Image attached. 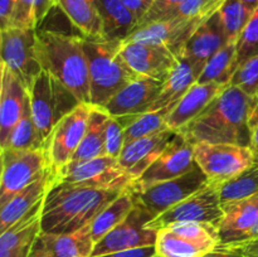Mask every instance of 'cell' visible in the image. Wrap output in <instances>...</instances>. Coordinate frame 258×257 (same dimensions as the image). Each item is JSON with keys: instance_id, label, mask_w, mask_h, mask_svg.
I'll return each mask as SVG.
<instances>
[{"instance_id": "6da1fadb", "label": "cell", "mask_w": 258, "mask_h": 257, "mask_svg": "<svg viewBox=\"0 0 258 257\" xmlns=\"http://www.w3.org/2000/svg\"><path fill=\"white\" fill-rule=\"evenodd\" d=\"M257 98L228 85L197 117L176 133L191 144H236L249 148V120Z\"/></svg>"}, {"instance_id": "7a4b0ae2", "label": "cell", "mask_w": 258, "mask_h": 257, "mask_svg": "<svg viewBox=\"0 0 258 257\" xmlns=\"http://www.w3.org/2000/svg\"><path fill=\"white\" fill-rule=\"evenodd\" d=\"M122 193L55 181L43 201L42 233L66 234L78 231L92 223Z\"/></svg>"}, {"instance_id": "3957f363", "label": "cell", "mask_w": 258, "mask_h": 257, "mask_svg": "<svg viewBox=\"0 0 258 257\" xmlns=\"http://www.w3.org/2000/svg\"><path fill=\"white\" fill-rule=\"evenodd\" d=\"M37 49L43 71L59 81L82 103H91L90 72L82 35L37 29Z\"/></svg>"}, {"instance_id": "277c9868", "label": "cell", "mask_w": 258, "mask_h": 257, "mask_svg": "<svg viewBox=\"0 0 258 257\" xmlns=\"http://www.w3.org/2000/svg\"><path fill=\"white\" fill-rule=\"evenodd\" d=\"M122 40L82 37L90 72L91 105L103 107L125 86L139 78L120 54Z\"/></svg>"}, {"instance_id": "5b68a950", "label": "cell", "mask_w": 258, "mask_h": 257, "mask_svg": "<svg viewBox=\"0 0 258 257\" xmlns=\"http://www.w3.org/2000/svg\"><path fill=\"white\" fill-rule=\"evenodd\" d=\"M33 120L44 143L66 115L80 103L78 98L49 73L42 71L29 91Z\"/></svg>"}, {"instance_id": "8992f818", "label": "cell", "mask_w": 258, "mask_h": 257, "mask_svg": "<svg viewBox=\"0 0 258 257\" xmlns=\"http://www.w3.org/2000/svg\"><path fill=\"white\" fill-rule=\"evenodd\" d=\"M50 166L47 149L2 148L0 206L37 180Z\"/></svg>"}, {"instance_id": "52a82bcc", "label": "cell", "mask_w": 258, "mask_h": 257, "mask_svg": "<svg viewBox=\"0 0 258 257\" xmlns=\"http://www.w3.org/2000/svg\"><path fill=\"white\" fill-rule=\"evenodd\" d=\"M57 181L121 191L128 190L134 183L133 178L120 165L117 158L107 155L67 164L57 171Z\"/></svg>"}, {"instance_id": "ba28073f", "label": "cell", "mask_w": 258, "mask_h": 257, "mask_svg": "<svg viewBox=\"0 0 258 257\" xmlns=\"http://www.w3.org/2000/svg\"><path fill=\"white\" fill-rule=\"evenodd\" d=\"M194 158L213 184L229 180L254 165L251 149L236 144L196 143Z\"/></svg>"}, {"instance_id": "9c48e42d", "label": "cell", "mask_w": 258, "mask_h": 257, "mask_svg": "<svg viewBox=\"0 0 258 257\" xmlns=\"http://www.w3.org/2000/svg\"><path fill=\"white\" fill-rule=\"evenodd\" d=\"M0 39L2 65L7 66L30 91L43 71L38 57L37 29L4 28L0 33Z\"/></svg>"}, {"instance_id": "30bf717a", "label": "cell", "mask_w": 258, "mask_h": 257, "mask_svg": "<svg viewBox=\"0 0 258 257\" xmlns=\"http://www.w3.org/2000/svg\"><path fill=\"white\" fill-rule=\"evenodd\" d=\"M154 218L150 212L135 203L128 216L95 244L92 257L155 246L159 231L148 227Z\"/></svg>"}, {"instance_id": "8fae6325", "label": "cell", "mask_w": 258, "mask_h": 257, "mask_svg": "<svg viewBox=\"0 0 258 257\" xmlns=\"http://www.w3.org/2000/svg\"><path fill=\"white\" fill-rule=\"evenodd\" d=\"M208 183L209 180L207 175L197 165L193 170L184 175L161 181L141 191H130V193L133 194L135 203L144 207L156 218Z\"/></svg>"}, {"instance_id": "7c38bea8", "label": "cell", "mask_w": 258, "mask_h": 257, "mask_svg": "<svg viewBox=\"0 0 258 257\" xmlns=\"http://www.w3.org/2000/svg\"><path fill=\"white\" fill-rule=\"evenodd\" d=\"M198 165L194 158V144L176 133L159 158L130 186L128 191H141L161 181L175 179Z\"/></svg>"}, {"instance_id": "4fadbf2b", "label": "cell", "mask_w": 258, "mask_h": 257, "mask_svg": "<svg viewBox=\"0 0 258 257\" xmlns=\"http://www.w3.org/2000/svg\"><path fill=\"white\" fill-rule=\"evenodd\" d=\"M223 217V207L218 190L213 183H208L190 197L181 201L148 223L149 228L159 231L176 222H203L218 227Z\"/></svg>"}, {"instance_id": "5bb4252c", "label": "cell", "mask_w": 258, "mask_h": 257, "mask_svg": "<svg viewBox=\"0 0 258 257\" xmlns=\"http://www.w3.org/2000/svg\"><path fill=\"white\" fill-rule=\"evenodd\" d=\"M91 111V103H80L55 125L47 139L45 149L55 171H59L72 160L87 130Z\"/></svg>"}, {"instance_id": "9a60e30c", "label": "cell", "mask_w": 258, "mask_h": 257, "mask_svg": "<svg viewBox=\"0 0 258 257\" xmlns=\"http://www.w3.org/2000/svg\"><path fill=\"white\" fill-rule=\"evenodd\" d=\"M218 9L206 10L193 18L171 17L170 19L150 23L144 27L136 28L130 37L123 42H140L161 44L168 47L176 55L181 52L189 38L197 29Z\"/></svg>"}, {"instance_id": "2e32d148", "label": "cell", "mask_w": 258, "mask_h": 257, "mask_svg": "<svg viewBox=\"0 0 258 257\" xmlns=\"http://www.w3.org/2000/svg\"><path fill=\"white\" fill-rule=\"evenodd\" d=\"M120 54L139 77L166 81L178 63V55L161 44L122 42Z\"/></svg>"}, {"instance_id": "e0dca14e", "label": "cell", "mask_w": 258, "mask_h": 257, "mask_svg": "<svg viewBox=\"0 0 258 257\" xmlns=\"http://www.w3.org/2000/svg\"><path fill=\"white\" fill-rule=\"evenodd\" d=\"M165 81L139 77L116 93L105 106L112 117L148 112L158 100Z\"/></svg>"}, {"instance_id": "ac0fdd59", "label": "cell", "mask_w": 258, "mask_h": 257, "mask_svg": "<svg viewBox=\"0 0 258 257\" xmlns=\"http://www.w3.org/2000/svg\"><path fill=\"white\" fill-rule=\"evenodd\" d=\"M258 216V194L223 207L218 223L219 246H232L252 239Z\"/></svg>"}, {"instance_id": "d6986e66", "label": "cell", "mask_w": 258, "mask_h": 257, "mask_svg": "<svg viewBox=\"0 0 258 257\" xmlns=\"http://www.w3.org/2000/svg\"><path fill=\"white\" fill-rule=\"evenodd\" d=\"M175 134L176 131L166 128L154 135L125 144L117 158L118 163L135 181L159 158Z\"/></svg>"}, {"instance_id": "ffe728a7", "label": "cell", "mask_w": 258, "mask_h": 257, "mask_svg": "<svg viewBox=\"0 0 258 257\" xmlns=\"http://www.w3.org/2000/svg\"><path fill=\"white\" fill-rule=\"evenodd\" d=\"M57 181V171L50 166L37 180L15 193L5 204L0 206V232L19 221L25 213L44 201L48 190Z\"/></svg>"}, {"instance_id": "44dd1931", "label": "cell", "mask_w": 258, "mask_h": 257, "mask_svg": "<svg viewBox=\"0 0 258 257\" xmlns=\"http://www.w3.org/2000/svg\"><path fill=\"white\" fill-rule=\"evenodd\" d=\"M43 202L0 234V257H28L42 233Z\"/></svg>"}, {"instance_id": "7402d4cb", "label": "cell", "mask_w": 258, "mask_h": 257, "mask_svg": "<svg viewBox=\"0 0 258 257\" xmlns=\"http://www.w3.org/2000/svg\"><path fill=\"white\" fill-rule=\"evenodd\" d=\"M29 91L19 78L2 65V88H0V144L4 145L10 133L22 118Z\"/></svg>"}, {"instance_id": "603a6c76", "label": "cell", "mask_w": 258, "mask_h": 257, "mask_svg": "<svg viewBox=\"0 0 258 257\" xmlns=\"http://www.w3.org/2000/svg\"><path fill=\"white\" fill-rule=\"evenodd\" d=\"M206 65L207 63L190 59L185 55H178V63L175 68L170 73L168 80L164 82L160 96L149 111L166 110L170 112L174 106L188 92L189 88L198 82Z\"/></svg>"}, {"instance_id": "cb8c5ba5", "label": "cell", "mask_w": 258, "mask_h": 257, "mask_svg": "<svg viewBox=\"0 0 258 257\" xmlns=\"http://www.w3.org/2000/svg\"><path fill=\"white\" fill-rule=\"evenodd\" d=\"M228 43L219 9L212 14L194 34L189 38L179 55H185L190 59L207 63Z\"/></svg>"}, {"instance_id": "d4e9b609", "label": "cell", "mask_w": 258, "mask_h": 257, "mask_svg": "<svg viewBox=\"0 0 258 257\" xmlns=\"http://www.w3.org/2000/svg\"><path fill=\"white\" fill-rule=\"evenodd\" d=\"M227 86L218 83H199L191 86L188 92L173 107L166 116V125L174 131H179L199 115Z\"/></svg>"}, {"instance_id": "484cf974", "label": "cell", "mask_w": 258, "mask_h": 257, "mask_svg": "<svg viewBox=\"0 0 258 257\" xmlns=\"http://www.w3.org/2000/svg\"><path fill=\"white\" fill-rule=\"evenodd\" d=\"M95 5L102 20L106 39L123 42L138 27V19L121 0H96Z\"/></svg>"}, {"instance_id": "4316f807", "label": "cell", "mask_w": 258, "mask_h": 257, "mask_svg": "<svg viewBox=\"0 0 258 257\" xmlns=\"http://www.w3.org/2000/svg\"><path fill=\"white\" fill-rule=\"evenodd\" d=\"M110 118L111 115L105 108L92 105L87 130L71 163H80L106 155V127Z\"/></svg>"}, {"instance_id": "83f0119b", "label": "cell", "mask_w": 258, "mask_h": 257, "mask_svg": "<svg viewBox=\"0 0 258 257\" xmlns=\"http://www.w3.org/2000/svg\"><path fill=\"white\" fill-rule=\"evenodd\" d=\"M40 236L53 257H92L95 249L91 224L72 233H40Z\"/></svg>"}, {"instance_id": "f1b7e54d", "label": "cell", "mask_w": 258, "mask_h": 257, "mask_svg": "<svg viewBox=\"0 0 258 257\" xmlns=\"http://www.w3.org/2000/svg\"><path fill=\"white\" fill-rule=\"evenodd\" d=\"M78 32L86 38H103L102 20L96 5L90 0H55Z\"/></svg>"}, {"instance_id": "f546056e", "label": "cell", "mask_w": 258, "mask_h": 257, "mask_svg": "<svg viewBox=\"0 0 258 257\" xmlns=\"http://www.w3.org/2000/svg\"><path fill=\"white\" fill-rule=\"evenodd\" d=\"M237 48H238V42L227 43L213 57L209 58L198 82L228 86L234 72L238 68Z\"/></svg>"}, {"instance_id": "4dcf8cb0", "label": "cell", "mask_w": 258, "mask_h": 257, "mask_svg": "<svg viewBox=\"0 0 258 257\" xmlns=\"http://www.w3.org/2000/svg\"><path fill=\"white\" fill-rule=\"evenodd\" d=\"M155 249L156 254L161 257H204L213 251L209 247L175 233L168 227L159 229Z\"/></svg>"}, {"instance_id": "1f68e13d", "label": "cell", "mask_w": 258, "mask_h": 257, "mask_svg": "<svg viewBox=\"0 0 258 257\" xmlns=\"http://www.w3.org/2000/svg\"><path fill=\"white\" fill-rule=\"evenodd\" d=\"M134 206L135 199L128 190L123 191L118 198L108 204L91 223V234L95 243H97L111 229L120 224L133 211Z\"/></svg>"}, {"instance_id": "d6a6232c", "label": "cell", "mask_w": 258, "mask_h": 257, "mask_svg": "<svg viewBox=\"0 0 258 257\" xmlns=\"http://www.w3.org/2000/svg\"><path fill=\"white\" fill-rule=\"evenodd\" d=\"M168 113L169 111L166 110H159L115 118H117L118 122L125 128V144H127L169 128L166 125Z\"/></svg>"}, {"instance_id": "836d02e7", "label": "cell", "mask_w": 258, "mask_h": 257, "mask_svg": "<svg viewBox=\"0 0 258 257\" xmlns=\"http://www.w3.org/2000/svg\"><path fill=\"white\" fill-rule=\"evenodd\" d=\"M214 185L218 190L222 207L252 198L258 194V165L254 164L234 178Z\"/></svg>"}, {"instance_id": "e575fe53", "label": "cell", "mask_w": 258, "mask_h": 257, "mask_svg": "<svg viewBox=\"0 0 258 257\" xmlns=\"http://www.w3.org/2000/svg\"><path fill=\"white\" fill-rule=\"evenodd\" d=\"M2 148L12 149H45V143L40 138L38 128L33 120L30 108V95L25 102L24 112L19 122L15 125L9 138L7 139Z\"/></svg>"}, {"instance_id": "d590c367", "label": "cell", "mask_w": 258, "mask_h": 257, "mask_svg": "<svg viewBox=\"0 0 258 257\" xmlns=\"http://www.w3.org/2000/svg\"><path fill=\"white\" fill-rule=\"evenodd\" d=\"M219 14L228 43H232L238 42L253 13L247 9L243 0H224Z\"/></svg>"}, {"instance_id": "8d00e7d4", "label": "cell", "mask_w": 258, "mask_h": 257, "mask_svg": "<svg viewBox=\"0 0 258 257\" xmlns=\"http://www.w3.org/2000/svg\"><path fill=\"white\" fill-rule=\"evenodd\" d=\"M229 85L242 90L249 97H258V54L239 63Z\"/></svg>"}, {"instance_id": "74e56055", "label": "cell", "mask_w": 258, "mask_h": 257, "mask_svg": "<svg viewBox=\"0 0 258 257\" xmlns=\"http://www.w3.org/2000/svg\"><path fill=\"white\" fill-rule=\"evenodd\" d=\"M256 54H258V7L238 40V48H237L238 66L239 63Z\"/></svg>"}, {"instance_id": "f35d334b", "label": "cell", "mask_w": 258, "mask_h": 257, "mask_svg": "<svg viewBox=\"0 0 258 257\" xmlns=\"http://www.w3.org/2000/svg\"><path fill=\"white\" fill-rule=\"evenodd\" d=\"M185 0H154L150 9L148 10L145 17L139 22L136 28L144 27V25H148L150 23L169 19L171 14L176 10V8L180 4H183Z\"/></svg>"}, {"instance_id": "ab89813d", "label": "cell", "mask_w": 258, "mask_h": 257, "mask_svg": "<svg viewBox=\"0 0 258 257\" xmlns=\"http://www.w3.org/2000/svg\"><path fill=\"white\" fill-rule=\"evenodd\" d=\"M9 27L37 29L34 20V0H18L10 18Z\"/></svg>"}, {"instance_id": "60d3db41", "label": "cell", "mask_w": 258, "mask_h": 257, "mask_svg": "<svg viewBox=\"0 0 258 257\" xmlns=\"http://www.w3.org/2000/svg\"><path fill=\"white\" fill-rule=\"evenodd\" d=\"M125 146V128L117 118L111 116L106 127V155L118 158Z\"/></svg>"}, {"instance_id": "b9f144b4", "label": "cell", "mask_w": 258, "mask_h": 257, "mask_svg": "<svg viewBox=\"0 0 258 257\" xmlns=\"http://www.w3.org/2000/svg\"><path fill=\"white\" fill-rule=\"evenodd\" d=\"M249 126H251V144H249V149H251L252 154H253L254 164L258 165V98L256 103H254L253 110H252Z\"/></svg>"}, {"instance_id": "7bdbcfd3", "label": "cell", "mask_w": 258, "mask_h": 257, "mask_svg": "<svg viewBox=\"0 0 258 257\" xmlns=\"http://www.w3.org/2000/svg\"><path fill=\"white\" fill-rule=\"evenodd\" d=\"M121 2L125 4V7L135 15V18L138 19V24L145 14L148 13V10L150 9L151 4H153L154 0H121Z\"/></svg>"}, {"instance_id": "ee69618b", "label": "cell", "mask_w": 258, "mask_h": 257, "mask_svg": "<svg viewBox=\"0 0 258 257\" xmlns=\"http://www.w3.org/2000/svg\"><path fill=\"white\" fill-rule=\"evenodd\" d=\"M156 253L155 246L150 247H141V248L126 249V251L113 252V253L102 254L97 257H153Z\"/></svg>"}, {"instance_id": "f6af8a7d", "label": "cell", "mask_w": 258, "mask_h": 257, "mask_svg": "<svg viewBox=\"0 0 258 257\" xmlns=\"http://www.w3.org/2000/svg\"><path fill=\"white\" fill-rule=\"evenodd\" d=\"M53 7H55V0H34V20L37 28L47 18Z\"/></svg>"}, {"instance_id": "bcb514c9", "label": "cell", "mask_w": 258, "mask_h": 257, "mask_svg": "<svg viewBox=\"0 0 258 257\" xmlns=\"http://www.w3.org/2000/svg\"><path fill=\"white\" fill-rule=\"evenodd\" d=\"M223 247H229V248L232 249H236V251L239 252L243 257H258V237L257 238L249 239V241L242 242V243Z\"/></svg>"}, {"instance_id": "7dc6e473", "label": "cell", "mask_w": 258, "mask_h": 257, "mask_svg": "<svg viewBox=\"0 0 258 257\" xmlns=\"http://www.w3.org/2000/svg\"><path fill=\"white\" fill-rule=\"evenodd\" d=\"M18 0H0V22H2V29L9 27L10 18H12L13 10Z\"/></svg>"}, {"instance_id": "c3c4849f", "label": "cell", "mask_w": 258, "mask_h": 257, "mask_svg": "<svg viewBox=\"0 0 258 257\" xmlns=\"http://www.w3.org/2000/svg\"><path fill=\"white\" fill-rule=\"evenodd\" d=\"M28 257H53L52 253L49 252L48 247L45 246L44 241H43L42 236L39 234L37 239H35L34 244L32 247V251H30L29 256Z\"/></svg>"}, {"instance_id": "681fc988", "label": "cell", "mask_w": 258, "mask_h": 257, "mask_svg": "<svg viewBox=\"0 0 258 257\" xmlns=\"http://www.w3.org/2000/svg\"><path fill=\"white\" fill-rule=\"evenodd\" d=\"M204 257H243L239 252H237L236 249H232L229 247H223L218 246L216 249H213L212 252L207 253Z\"/></svg>"}, {"instance_id": "f907efd6", "label": "cell", "mask_w": 258, "mask_h": 257, "mask_svg": "<svg viewBox=\"0 0 258 257\" xmlns=\"http://www.w3.org/2000/svg\"><path fill=\"white\" fill-rule=\"evenodd\" d=\"M206 2L208 7H213V5H218V7H221V5L223 4L224 0H206Z\"/></svg>"}, {"instance_id": "816d5d0a", "label": "cell", "mask_w": 258, "mask_h": 257, "mask_svg": "<svg viewBox=\"0 0 258 257\" xmlns=\"http://www.w3.org/2000/svg\"><path fill=\"white\" fill-rule=\"evenodd\" d=\"M153 257H161V256H159V254H156V253H155V254H154Z\"/></svg>"}, {"instance_id": "f5cc1de1", "label": "cell", "mask_w": 258, "mask_h": 257, "mask_svg": "<svg viewBox=\"0 0 258 257\" xmlns=\"http://www.w3.org/2000/svg\"><path fill=\"white\" fill-rule=\"evenodd\" d=\"M90 2H92V3H93V4H95V2H96V0H90Z\"/></svg>"}]
</instances>
